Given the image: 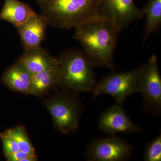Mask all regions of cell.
Instances as JSON below:
<instances>
[{
  "label": "cell",
  "mask_w": 161,
  "mask_h": 161,
  "mask_svg": "<svg viewBox=\"0 0 161 161\" xmlns=\"http://www.w3.org/2000/svg\"><path fill=\"white\" fill-rule=\"evenodd\" d=\"M139 92L143 98V110L159 114L161 111V78L158 60L152 55L139 67Z\"/></svg>",
  "instance_id": "cell-6"
},
{
  "label": "cell",
  "mask_w": 161,
  "mask_h": 161,
  "mask_svg": "<svg viewBox=\"0 0 161 161\" xmlns=\"http://www.w3.org/2000/svg\"><path fill=\"white\" fill-rule=\"evenodd\" d=\"M48 26L76 28L98 14L99 0H36Z\"/></svg>",
  "instance_id": "cell-3"
},
{
  "label": "cell",
  "mask_w": 161,
  "mask_h": 161,
  "mask_svg": "<svg viewBox=\"0 0 161 161\" xmlns=\"http://www.w3.org/2000/svg\"><path fill=\"white\" fill-rule=\"evenodd\" d=\"M147 17L143 41L158 31L161 25V0H149L142 9Z\"/></svg>",
  "instance_id": "cell-15"
},
{
  "label": "cell",
  "mask_w": 161,
  "mask_h": 161,
  "mask_svg": "<svg viewBox=\"0 0 161 161\" xmlns=\"http://www.w3.org/2000/svg\"><path fill=\"white\" fill-rule=\"evenodd\" d=\"M139 68L129 72H113L96 82L91 91L94 98L102 94L112 95L121 105L130 95L139 92Z\"/></svg>",
  "instance_id": "cell-5"
},
{
  "label": "cell",
  "mask_w": 161,
  "mask_h": 161,
  "mask_svg": "<svg viewBox=\"0 0 161 161\" xmlns=\"http://www.w3.org/2000/svg\"><path fill=\"white\" fill-rule=\"evenodd\" d=\"M47 26L42 15L36 13L25 23L15 27L25 50L40 47L46 38Z\"/></svg>",
  "instance_id": "cell-10"
},
{
  "label": "cell",
  "mask_w": 161,
  "mask_h": 161,
  "mask_svg": "<svg viewBox=\"0 0 161 161\" xmlns=\"http://www.w3.org/2000/svg\"><path fill=\"white\" fill-rule=\"evenodd\" d=\"M144 158L146 161H161V133L147 145L144 153Z\"/></svg>",
  "instance_id": "cell-17"
},
{
  "label": "cell",
  "mask_w": 161,
  "mask_h": 161,
  "mask_svg": "<svg viewBox=\"0 0 161 161\" xmlns=\"http://www.w3.org/2000/svg\"><path fill=\"white\" fill-rule=\"evenodd\" d=\"M32 75L19 62L7 69L2 80L9 89L22 94L31 95Z\"/></svg>",
  "instance_id": "cell-12"
},
{
  "label": "cell",
  "mask_w": 161,
  "mask_h": 161,
  "mask_svg": "<svg viewBox=\"0 0 161 161\" xmlns=\"http://www.w3.org/2000/svg\"><path fill=\"white\" fill-rule=\"evenodd\" d=\"M98 129L108 135L118 133H142V129L134 124L119 105L110 107L102 113Z\"/></svg>",
  "instance_id": "cell-9"
},
{
  "label": "cell",
  "mask_w": 161,
  "mask_h": 161,
  "mask_svg": "<svg viewBox=\"0 0 161 161\" xmlns=\"http://www.w3.org/2000/svg\"><path fill=\"white\" fill-rule=\"evenodd\" d=\"M9 133L17 143L20 151L30 154H36L35 150L23 126L18 125L14 128L8 130Z\"/></svg>",
  "instance_id": "cell-16"
},
{
  "label": "cell",
  "mask_w": 161,
  "mask_h": 161,
  "mask_svg": "<svg viewBox=\"0 0 161 161\" xmlns=\"http://www.w3.org/2000/svg\"><path fill=\"white\" fill-rule=\"evenodd\" d=\"M98 14L112 19L121 31L127 29L144 15L142 9L136 5L135 0H99Z\"/></svg>",
  "instance_id": "cell-8"
},
{
  "label": "cell",
  "mask_w": 161,
  "mask_h": 161,
  "mask_svg": "<svg viewBox=\"0 0 161 161\" xmlns=\"http://www.w3.org/2000/svg\"><path fill=\"white\" fill-rule=\"evenodd\" d=\"M132 152L129 143L113 135L92 141L85 155L87 161H122L129 158Z\"/></svg>",
  "instance_id": "cell-7"
},
{
  "label": "cell",
  "mask_w": 161,
  "mask_h": 161,
  "mask_svg": "<svg viewBox=\"0 0 161 161\" xmlns=\"http://www.w3.org/2000/svg\"><path fill=\"white\" fill-rule=\"evenodd\" d=\"M56 86H58V65L32 75L31 95H43Z\"/></svg>",
  "instance_id": "cell-14"
},
{
  "label": "cell",
  "mask_w": 161,
  "mask_h": 161,
  "mask_svg": "<svg viewBox=\"0 0 161 161\" xmlns=\"http://www.w3.org/2000/svg\"><path fill=\"white\" fill-rule=\"evenodd\" d=\"M74 38L95 66L113 69V55L121 31L110 18L98 14L75 28Z\"/></svg>",
  "instance_id": "cell-1"
},
{
  "label": "cell",
  "mask_w": 161,
  "mask_h": 161,
  "mask_svg": "<svg viewBox=\"0 0 161 161\" xmlns=\"http://www.w3.org/2000/svg\"><path fill=\"white\" fill-rule=\"evenodd\" d=\"M76 94L62 90L43 102L55 127L61 133L68 134L78 129L81 106Z\"/></svg>",
  "instance_id": "cell-4"
},
{
  "label": "cell",
  "mask_w": 161,
  "mask_h": 161,
  "mask_svg": "<svg viewBox=\"0 0 161 161\" xmlns=\"http://www.w3.org/2000/svg\"><path fill=\"white\" fill-rule=\"evenodd\" d=\"M0 138L3 144V153L5 156L19 150L17 143L8 130L0 134Z\"/></svg>",
  "instance_id": "cell-18"
},
{
  "label": "cell",
  "mask_w": 161,
  "mask_h": 161,
  "mask_svg": "<svg viewBox=\"0 0 161 161\" xmlns=\"http://www.w3.org/2000/svg\"><path fill=\"white\" fill-rule=\"evenodd\" d=\"M17 61L32 75L56 66L58 63L57 58L40 47L25 50Z\"/></svg>",
  "instance_id": "cell-11"
},
{
  "label": "cell",
  "mask_w": 161,
  "mask_h": 161,
  "mask_svg": "<svg viewBox=\"0 0 161 161\" xmlns=\"http://www.w3.org/2000/svg\"><path fill=\"white\" fill-rule=\"evenodd\" d=\"M30 5L19 0H5L0 12V20L11 23L16 27L36 14Z\"/></svg>",
  "instance_id": "cell-13"
},
{
  "label": "cell",
  "mask_w": 161,
  "mask_h": 161,
  "mask_svg": "<svg viewBox=\"0 0 161 161\" xmlns=\"http://www.w3.org/2000/svg\"><path fill=\"white\" fill-rule=\"evenodd\" d=\"M57 60L58 86L77 94L91 92L96 82L95 66L83 49L66 50Z\"/></svg>",
  "instance_id": "cell-2"
},
{
  "label": "cell",
  "mask_w": 161,
  "mask_h": 161,
  "mask_svg": "<svg viewBox=\"0 0 161 161\" xmlns=\"http://www.w3.org/2000/svg\"><path fill=\"white\" fill-rule=\"evenodd\" d=\"M33 154H29L23 151H19L5 156L8 161H23L24 159ZM36 155V154H35Z\"/></svg>",
  "instance_id": "cell-19"
}]
</instances>
